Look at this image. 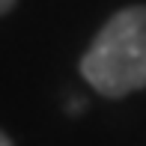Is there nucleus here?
<instances>
[{
    "mask_svg": "<svg viewBox=\"0 0 146 146\" xmlns=\"http://www.w3.org/2000/svg\"><path fill=\"white\" fill-rule=\"evenodd\" d=\"M69 110H72V113H81V110H84V98H72V102H69Z\"/></svg>",
    "mask_w": 146,
    "mask_h": 146,
    "instance_id": "f03ea898",
    "label": "nucleus"
},
{
    "mask_svg": "<svg viewBox=\"0 0 146 146\" xmlns=\"http://www.w3.org/2000/svg\"><path fill=\"white\" fill-rule=\"evenodd\" d=\"M15 3H18V0H0V15H6V12H9Z\"/></svg>",
    "mask_w": 146,
    "mask_h": 146,
    "instance_id": "7ed1b4c3",
    "label": "nucleus"
},
{
    "mask_svg": "<svg viewBox=\"0 0 146 146\" xmlns=\"http://www.w3.org/2000/svg\"><path fill=\"white\" fill-rule=\"evenodd\" d=\"M0 146H12V140H9L6 134H3V131H0Z\"/></svg>",
    "mask_w": 146,
    "mask_h": 146,
    "instance_id": "20e7f679",
    "label": "nucleus"
},
{
    "mask_svg": "<svg viewBox=\"0 0 146 146\" xmlns=\"http://www.w3.org/2000/svg\"><path fill=\"white\" fill-rule=\"evenodd\" d=\"M81 75L108 98L146 87V6L119 9L81 60Z\"/></svg>",
    "mask_w": 146,
    "mask_h": 146,
    "instance_id": "f257e3e1",
    "label": "nucleus"
}]
</instances>
